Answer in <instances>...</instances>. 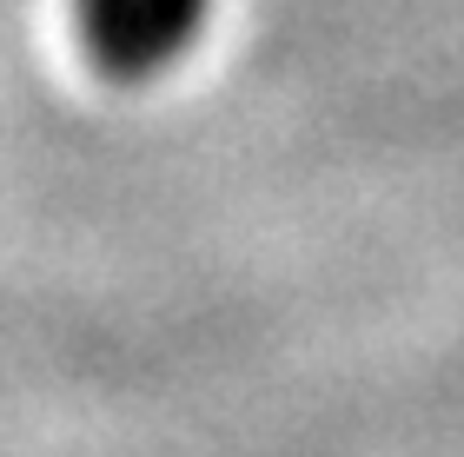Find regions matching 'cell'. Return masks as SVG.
I'll return each instance as SVG.
<instances>
[{"instance_id": "obj_1", "label": "cell", "mask_w": 464, "mask_h": 457, "mask_svg": "<svg viewBox=\"0 0 464 457\" xmlns=\"http://www.w3.org/2000/svg\"><path fill=\"white\" fill-rule=\"evenodd\" d=\"M213 20V0H80V40L107 73H166Z\"/></svg>"}]
</instances>
